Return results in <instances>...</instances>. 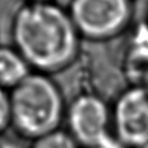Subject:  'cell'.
<instances>
[{
	"instance_id": "6da1fadb",
	"label": "cell",
	"mask_w": 148,
	"mask_h": 148,
	"mask_svg": "<svg viewBox=\"0 0 148 148\" xmlns=\"http://www.w3.org/2000/svg\"><path fill=\"white\" fill-rule=\"evenodd\" d=\"M11 38L32 71L48 75L71 68L83 40L66 7L57 1L23 2L13 14Z\"/></svg>"
},
{
	"instance_id": "7a4b0ae2",
	"label": "cell",
	"mask_w": 148,
	"mask_h": 148,
	"mask_svg": "<svg viewBox=\"0 0 148 148\" xmlns=\"http://www.w3.org/2000/svg\"><path fill=\"white\" fill-rule=\"evenodd\" d=\"M9 94L11 127L22 138L33 142L61 129L66 103L52 75L33 71Z\"/></svg>"
},
{
	"instance_id": "3957f363",
	"label": "cell",
	"mask_w": 148,
	"mask_h": 148,
	"mask_svg": "<svg viewBox=\"0 0 148 148\" xmlns=\"http://www.w3.org/2000/svg\"><path fill=\"white\" fill-rule=\"evenodd\" d=\"M66 9L83 40L106 42L132 27L135 0H69Z\"/></svg>"
},
{
	"instance_id": "277c9868",
	"label": "cell",
	"mask_w": 148,
	"mask_h": 148,
	"mask_svg": "<svg viewBox=\"0 0 148 148\" xmlns=\"http://www.w3.org/2000/svg\"><path fill=\"white\" fill-rule=\"evenodd\" d=\"M68 132L84 148H121L112 133L111 106L101 95L79 92L66 105Z\"/></svg>"
},
{
	"instance_id": "5b68a950",
	"label": "cell",
	"mask_w": 148,
	"mask_h": 148,
	"mask_svg": "<svg viewBox=\"0 0 148 148\" xmlns=\"http://www.w3.org/2000/svg\"><path fill=\"white\" fill-rule=\"evenodd\" d=\"M112 133L121 148L148 144V87L127 86L111 105Z\"/></svg>"
},
{
	"instance_id": "8992f818",
	"label": "cell",
	"mask_w": 148,
	"mask_h": 148,
	"mask_svg": "<svg viewBox=\"0 0 148 148\" xmlns=\"http://www.w3.org/2000/svg\"><path fill=\"white\" fill-rule=\"evenodd\" d=\"M121 73L129 86L148 87V23H140L129 36L121 56Z\"/></svg>"
},
{
	"instance_id": "52a82bcc",
	"label": "cell",
	"mask_w": 148,
	"mask_h": 148,
	"mask_svg": "<svg viewBox=\"0 0 148 148\" xmlns=\"http://www.w3.org/2000/svg\"><path fill=\"white\" fill-rule=\"evenodd\" d=\"M33 71L13 46H0V87L12 90Z\"/></svg>"
},
{
	"instance_id": "ba28073f",
	"label": "cell",
	"mask_w": 148,
	"mask_h": 148,
	"mask_svg": "<svg viewBox=\"0 0 148 148\" xmlns=\"http://www.w3.org/2000/svg\"><path fill=\"white\" fill-rule=\"evenodd\" d=\"M79 144L75 142L66 130L59 129L42 135L32 142L29 148H79Z\"/></svg>"
},
{
	"instance_id": "9c48e42d",
	"label": "cell",
	"mask_w": 148,
	"mask_h": 148,
	"mask_svg": "<svg viewBox=\"0 0 148 148\" xmlns=\"http://www.w3.org/2000/svg\"><path fill=\"white\" fill-rule=\"evenodd\" d=\"M11 127V111H10V94L0 87V136Z\"/></svg>"
},
{
	"instance_id": "30bf717a",
	"label": "cell",
	"mask_w": 148,
	"mask_h": 148,
	"mask_svg": "<svg viewBox=\"0 0 148 148\" xmlns=\"http://www.w3.org/2000/svg\"><path fill=\"white\" fill-rule=\"evenodd\" d=\"M49 1H56V0H23V2H49Z\"/></svg>"
},
{
	"instance_id": "8fae6325",
	"label": "cell",
	"mask_w": 148,
	"mask_h": 148,
	"mask_svg": "<svg viewBox=\"0 0 148 148\" xmlns=\"http://www.w3.org/2000/svg\"><path fill=\"white\" fill-rule=\"evenodd\" d=\"M140 148H148V144L147 145H145V146H143V147H140Z\"/></svg>"
}]
</instances>
